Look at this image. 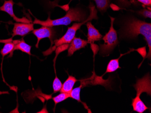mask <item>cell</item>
<instances>
[{
  "label": "cell",
  "instance_id": "6da1fadb",
  "mask_svg": "<svg viewBox=\"0 0 151 113\" xmlns=\"http://www.w3.org/2000/svg\"><path fill=\"white\" fill-rule=\"evenodd\" d=\"M120 38L135 39L141 34L145 38L149 48L146 58H151V23L134 17L127 18L119 32Z\"/></svg>",
  "mask_w": 151,
  "mask_h": 113
},
{
  "label": "cell",
  "instance_id": "7a4b0ae2",
  "mask_svg": "<svg viewBox=\"0 0 151 113\" xmlns=\"http://www.w3.org/2000/svg\"><path fill=\"white\" fill-rule=\"evenodd\" d=\"M87 15L83 9L80 7L71 8L67 12L64 16L56 19H51L50 16L46 21H40L35 18L33 22L34 24H40L43 26L52 27L60 25H67L71 24L73 22H82L87 18Z\"/></svg>",
  "mask_w": 151,
  "mask_h": 113
},
{
  "label": "cell",
  "instance_id": "3957f363",
  "mask_svg": "<svg viewBox=\"0 0 151 113\" xmlns=\"http://www.w3.org/2000/svg\"><path fill=\"white\" fill-rule=\"evenodd\" d=\"M134 88L137 92L136 97L132 99V106L133 110L139 113H142L148 108L142 102L140 99V95L143 92H146L147 95L151 96V76L147 73L142 78L137 79L136 83L134 85Z\"/></svg>",
  "mask_w": 151,
  "mask_h": 113
},
{
  "label": "cell",
  "instance_id": "277c9868",
  "mask_svg": "<svg viewBox=\"0 0 151 113\" xmlns=\"http://www.w3.org/2000/svg\"><path fill=\"white\" fill-rule=\"evenodd\" d=\"M89 8L90 11V15L84 21L80 23H75L70 27L68 28L66 33L62 38L53 41L54 46H52L48 50L53 51L57 48L58 46L65 44H70L73 39L75 37L76 33L77 31L80 28L83 24H84L88 21H91L92 19H97V11L96 9L95 6L92 2H90L89 6Z\"/></svg>",
  "mask_w": 151,
  "mask_h": 113
},
{
  "label": "cell",
  "instance_id": "5b68a950",
  "mask_svg": "<svg viewBox=\"0 0 151 113\" xmlns=\"http://www.w3.org/2000/svg\"><path fill=\"white\" fill-rule=\"evenodd\" d=\"M109 17L111 19V27L108 32L103 38H102L104 41V43L100 44L99 48V54L102 56L109 55L119 43L117 33L113 26L115 18L111 16H109Z\"/></svg>",
  "mask_w": 151,
  "mask_h": 113
},
{
  "label": "cell",
  "instance_id": "8992f818",
  "mask_svg": "<svg viewBox=\"0 0 151 113\" xmlns=\"http://www.w3.org/2000/svg\"><path fill=\"white\" fill-rule=\"evenodd\" d=\"M33 33L37 38V42L36 43V48H39V44L40 41L42 39L45 38H49L51 43V46L53 44V38L55 37V32L52 27L42 26V27L38 29H34L33 31Z\"/></svg>",
  "mask_w": 151,
  "mask_h": 113
},
{
  "label": "cell",
  "instance_id": "52a82bcc",
  "mask_svg": "<svg viewBox=\"0 0 151 113\" xmlns=\"http://www.w3.org/2000/svg\"><path fill=\"white\" fill-rule=\"evenodd\" d=\"M14 28L12 30V38L16 36L22 37L25 36L29 33L34 30V23H14Z\"/></svg>",
  "mask_w": 151,
  "mask_h": 113
},
{
  "label": "cell",
  "instance_id": "ba28073f",
  "mask_svg": "<svg viewBox=\"0 0 151 113\" xmlns=\"http://www.w3.org/2000/svg\"><path fill=\"white\" fill-rule=\"evenodd\" d=\"M15 3L13 0L6 1L4 0L3 6L0 7V11L5 12L10 15L14 20L17 23H30L31 21L25 17L19 18L17 17L14 14L13 11V6Z\"/></svg>",
  "mask_w": 151,
  "mask_h": 113
},
{
  "label": "cell",
  "instance_id": "9c48e42d",
  "mask_svg": "<svg viewBox=\"0 0 151 113\" xmlns=\"http://www.w3.org/2000/svg\"><path fill=\"white\" fill-rule=\"evenodd\" d=\"M88 43V41L85 40L75 37L69 44V48H68V56H72L75 52L85 48Z\"/></svg>",
  "mask_w": 151,
  "mask_h": 113
},
{
  "label": "cell",
  "instance_id": "30bf717a",
  "mask_svg": "<svg viewBox=\"0 0 151 113\" xmlns=\"http://www.w3.org/2000/svg\"><path fill=\"white\" fill-rule=\"evenodd\" d=\"M86 27L88 29L87 40L88 43L90 44L94 43V42L100 41L101 39L103 36L100 33L99 31L95 28L91 21L86 23Z\"/></svg>",
  "mask_w": 151,
  "mask_h": 113
},
{
  "label": "cell",
  "instance_id": "8fae6325",
  "mask_svg": "<svg viewBox=\"0 0 151 113\" xmlns=\"http://www.w3.org/2000/svg\"><path fill=\"white\" fill-rule=\"evenodd\" d=\"M12 42L15 45L14 51H15V50H19L29 55H31V49L32 47L26 43L23 39L12 40Z\"/></svg>",
  "mask_w": 151,
  "mask_h": 113
},
{
  "label": "cell",
  "instance_id": "7c38bea8",
  "mask_svg": "<svg viewBox=\"0 0 151 113\" xmlns=\"http://www.w3.org/2000/svg\"><path fill=\"white\" fill-rule=\"evenodd\" d=\"M78 81L76 78L73 76H69L68 79L63 84L60 90L61 92H65L70 94L73 89L75 83Z\"/></svg>",
  "mask_w": 151,
  "mask_h": 113
},
{
  "label": "cell",
  "instance_id": "4fadbf2b",
  "mask_svg": "<svg viewBox=\"0 0 151 113\" xmlns=\"http://www.w3.org/2000/svg\"><path fill=\"white\" fill-rule=\"evenodd\" d=\"M3 42L5 43V44L3 48L0 51L2 57H4L9 54H11L12 56L15 48V45L12 42V38H11L8 40H5Z\"/></svg>",
  "mask_w": 151,
  "mask_h": 113
},
{
  "label": "cell",
  "instance_id": "5bb4252c",
  "mask_svg": "<svg viewBox=\"0 0 151 113\" xmlns=\"http://www.w3.org/2000/svg\"><path fill=\"white\" fill-rule=\"evenodd\" d=\"M123 55H124L121 54L120 56L117 59H113L109 61L107 66L105 74L108 72H114L118 69H121L119 65V60Z\"/></svg>",
  "mask_w": 151,
  "mask_h": 113
},
{
  "label": "cell",
  "instance_id": "9a60e30c",
  "mask_svg": "<svg viewBox=\"0 0 151 113\" xmlns=\"http://www.w3.org/2000/svg\"><path fill=\"white\" fill-rule=\"evenodd\" d=\"M96 2V6L99 11L102 13L106 12L109 7L111 0H91Z\"/></svg>",
  "mask_w": 151,
  "mask_h": 113
},
{
  "label": "cell",
  "instance_id": "2e32d148",
  "mask_svg": "<svg viewBox=\"0 0 151 113\" xmlns=\"http://www.w3.org/2000/svg\"><path fill=\"white\" fill-rule=\"evenodd\" d=\"M82 87L83 86H82V84H81L78 87L73 89L72 92L70 93V97L73 99H76V100H77V101H78V102L81 103L82 104H83L84 106H85V107L86 108V109L88 110V108L86 104H85L83 102H81V100L80 92L81 87Z\"/></svg>",
  "mask_w": 151,
  "mask_h": 113
},
{
  "label": "cell",
  "instance_id": "e0dca14e",
  "mask_svg": "<svg viewBox=\"0 0 151 113\" xmlns=\"http://www.w3.org/2000/svg\"><path fill=\"white\" fill-rule=\"evenodd\" d=\"M69 97H70V94L65 92H61L59 95L52 98V99L56 105L57 104L65 101V99Z\"/></svg>",
  "mask_w": 151,
  "mask_h": 113
},
{
  "label": "cell",
  "instance_id": "ac0fdd59",
  "mask_svg": "<svg viewBox=\"0 0 151 113\" xmlns=\"http://www.w3.org/2000/svg\"><path fill=\"white\" fill-rule=\"evenodd\" d=\"M62 83L60 80V79L56 75L55 77L54 78L53 84H52L53 93H56L60 91L62 87Z\"/></svg>",
  "mask_w": 151,
  "mask_h": 113
},
{
  "label": "cell",
  "instance_id": "d6986e66",
  "mask_svg": "<svg viewBox=\"0 0 151 113\" xmlns=\"http://www.w3.org/2000/svg\"><path fill=\"white\" fill-rule=\"evenodd\" d=\"M69 44H63L62 45L58 46L57 48H56V56L54 59V64H55V63L56 60L58 55L61 52H63L64 50L68 49V48H69Z\"/></svg>",
  "mask_w": 151,
  "mask_h": 113
},
{
  "label": "cell",
  "instance_id": "ffe728a7",
  "mask_svg": "<svg viewBox=\"0 0 151 113\" xmlns=\"http://www.w3.org/2000/svg\"><path fill=\"white\" fill-rule=\"evenodd\" d=\"M137 14L139 15H141L142 16L145 18H151V10H148V9H143L140 11H135Z\"/></svg>",
  "mask_w": 151,
  "mask_h": 113
},
{
  "label": "cell",
  "instance_id": "44dd1931",
  "mask_svg": "<svg viewBox=\"0 0 151 113\" xmlns=\"http://www.w3.org/2000/svg\"><path fill=\"white\" fill-rule=\"evenodd\" d=\"M117 3L121 8H127L131 5V2L129 0H117Z\"/></svg>",
  "mask_w": 151,
  "mask_h": 113
},
{
  "label": "cell",
  "instance_id": "7402d4cb",
  "mask_svg": "<svg viewBox=\"0 0 151 113\" xmlns=\"http://www.w3.org/2000/svg\"><path fill=\"white\" fill-rule=\"evenodd\" d=\"M136 50L138 51V52H139V53L144 58V59H143V61L144 60H145V57H146V55H147L146 46L143 47V48H140Z\"/></svg>",
  "mask_w": 151,
  "mask_h": 113
},
{
  "label": "cell",
  "instance_id": "603a6c76",
  "mask_svg": "<svg viewBox=\"0 0 151 113\" xmlns=\"http://www.w3.org/2000/svg\"><path fill=\"white\" fill-rule=\"evenodd\" d=\"M138 1L143 4V5H145V6L151 7V0H138Z\"/></svg>",
  "mask_w": 151,
  "mask_h": 113
},
{
  "label": "cell",
  "instance_id": "cb8c5ba5",
  "mask_svg": "<svg viewBox=\"0 0 151 113\" xmlns=\"http://www.w3.org/2000/svg\"><path fill=\"white\" fill-rule=\"evenodd\" d=\"M91 49H92V50H93V52H94V55H95L96 53H97V51L99 50V46L94 43L91 44Z\"/></svg>",
  "mask_w": 151,
  "mask_h": 113
},
{
  "label": "cell",
  "instance_id": "d4e9b609",
  "mask_svg": "<svg viewBox=\"0 0 151 113\" xmlns=\"http://www.w3.org/2000/svg\"><path fill=\"white\" fill-rule=\"evenodd\" d=\"M109 7L114 11H119L121 9L119 6L114 4H110Z\"/></svg>",
  "mask_w": 151,
  "mask_h": 113
},
{
  "label": "cell",
  "instance_id": "484cf974",
  "mask_svg": "<svg viewBox=\"0 0 151 113\" xmlns=\"http://www.w3.org/2000/svg\"><path fill=\"white\" fill-rule=\"evenodd\" d=\"M130 2L133 3V4H134V5H139V3L137 2L136 0H130Z\"/></svg>",
  "mask_w": 151,
  "mask_h": 113
},
{
  "label": "cell",
  "instance_id": "4316f807",
  "mask_svg": "<svg viewBox=\"0 0 151 113\" xmlns=\"http://www.w3.org/2000/svg\"><path fill=\"white\" fill-rule=\"evenodd\" d=\"M73 1V0H70V2H71V1Z\"/></svg>",
  "mask_w": 151,
  "mask_h": 113
},
{
  "label": "cell",
  "instance_id": "83f0119b",
  "mask_svg": "<svg viewBox=\"0 0 151 113\" xmlns=\"http://www.w3.org/2000/svg\"><path fill=\"white\" fill-rule=\"evenodd\" d=\"M2 1H3V0H1V2H2Z\"/></svg>",
  "mask_w": 151,
  "mask_h": 113
}]
</instances>
